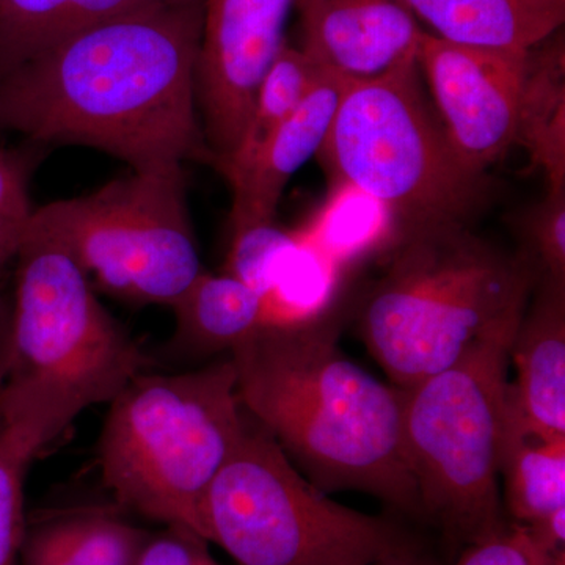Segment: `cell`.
<instances>
[{
  "mask_svg": "<svg viewBox=\"0 0 565 565\" xmlns=\"http://www.w3.org/2000/svg\"><path fill=\"white\" fill-rule=\"evenodd\" d=\"M203 0H159L0 74V129L81 145L131 170L212 163L196 106Z\"/></svg>",
  "mask_w": 565,
  "mask_h": 565,
  "instance_id": "1",
  "label": "cell"
},
{
  "mask_svg": "<svg viewBox=\"0 0 565 565\" xmlns=\"http://www.w3.org/2000/svg\"><path fill=\"white\" fill-rule=\"evenodd\" d=\"M338 327L334 315L262 323L230 353L241 404L321 492L353 490L422 516L404 445V388L345 356Z\"/></svg>",
  "mask_w": 565,
  "mask_h": 565,
  "instance_id": "2",
  "label": "cell"
},
{
  "mask_svg": "<svg viewBox=\"0 0 565 565\" xmlns=\"http://www.w3.org/2000/svg\"><path fill=\"white\" fill-rule=\"evenodd\" d=\"M360 302L359 333L399 388L455 364L493 334L515 332L537 278L526 259L441 226L394 241Z\"/></svg>",
  "mask_w": 565,
  "mask_h": 565,
  "instance_id": "3",
  "label": "cell"
},
{
  "mask_svg": "<svg viewBox=\"0 0 565 565\" xmlns=\"http://www.w3.org/2000/svg\"><path fill=\"white\" fill-rule=\"evenodd\" d=\"M13 267L17 288L0 419L36 424L55 440L82 412L109 404L150 370L151 360L33 214Z\"/></svg>",
  "mask_w": 565,
  "mask_h": 565,
  "instance_id": "4",
  "label": "cell"
},
{
  "mask_svg": "<svg viewBox=\"0 0 565 565\" xmlns=\"http://www.w3.org/2000/svg\"><path fill=\"white\" fill-rule=\"evenodd\" d=\"M107 405L98 463L117 508L204 537V498L247 418L230 355L181 373L143 371Z\"/></svg>",
  "mask_w": 565,
  "mask_h": 565,
  "instance_id": "5",
  "label": "cell"
},
{
  "mask_svg": "<svg viewBox=\"0 0 565 565\" xmlns=\"http://www.w3.org/2000/svg\"><path fill=\"white\" fill-rule=\"evenodd\" d=\"M319 152L341 184L384 207L393 243L470 225L492 189L487 173L457 156L434 117L418 62L379 79L349 82Z\"/></svg>",
  "mask_w": 565,
  "mask_h": 565,
  "instance_id": "6",
  "label": "cell"
},
{
  "mask_svg": "<svg viewBox=\"0 0 565 565\" xmlns=\"http://www.w3.org/2000/svg\"><path fill=\"white\" fill-rule=\"evenodd\" d=\"M515 332L479 341L451 366L404 388V445L422 516L456 544L486 541L511 525L500 463Z\"/></svg>",
  "mask_w": 565,
  "mask_h": 565,
  "instance_id": "7",
  "label": "cell"
},
{
  "mask_svg": "<svg viewBox=\"0 0 565 565\" xmlns=\"http://www.w3.org/2000/svg\"><path fill=\"white\" fill-rule=\"evenodd\" d=\"M202 520L236 565H373L405 542L388 520L330 500L248 414Z\"/></svg>",
  "mask_w": 565,
  "mask_h": 565,
  "instance_id": "8",
  "label": "cell"
},
{
  "mask_svg": "<svg viewBox=\"0 0 565 565\" xmlns=\"http://www.w3.org/2000/svg\"><path fill=\"white\" fill-rule=\"evenodd\" d=\"M93 288L134 307H169L203 273L182 167L132 170L33 211Z\"/></svg>",
  "mask_w": 565,
  "mask_h": 565,
  "instance_id": "9",
  "label": "cell"
},
{
  "mask_svg": "<svg viewBox=\"0 0 565 565\" xmlns=\"http://www.w3.org/2000/svg\"><path fill=\"white\" fill-rule=\"evenodd\" d=\"M294 7L296 0H203L196 106L218 172L239 147Z\"/></svg>",
  "mask_w": 565,
  "mask_h": 565,
  "instance_id": "10",
  "label": "cell"
},
{
  "mask_svg": "<svg viewBox=\"0 0 565 565\" xmlns=\"http://www.w3.org/2000/svg\"><path fill=\"white\" fill-rule=\"evenodd\" d=\"M527 55L530 51L468 46L424 32L419 71L449 143L476 172L487 173L515 145Z\"/></svg>",
  "mask_w": 565,
  "mask_h": 565,
  "instance_id": "11",
  "label": "cell"
},
{
  "mask_svg": "<svg viewBox=\"0 0 565 565\" xmlns=\"http://www.w3.org/2000/svg\"><path fill=\"white\" fill-rule=\"evenodd\" d=\"M302 50L323 71L366 82L418 62L424 29L397 0H296Z\"/></svg>",
  "mask_w": 565,
  "mask_h": 565,
  "instance_id": "12",
  "label": "cell"
},
{
  "mask_svg": "<svg viewBox=\"0 0 565 565\" xmlns=\"http://www.w3.org/2000/svg\"><path fill=\"white\" fill-rule=\"evenodd\" d=\"M509 348L505 424L542 440L565 438V285L537 282Z\"/></svg>",
  "mask_w": 565,
  "mask_h": 565,
  "instance_id": "13",
  "label": "cell"
},
{
  "mask_svg": "<svg viewBox=\"0 0 565 565\" xmlns=\"http://www.w3.org/2000/svg\"><path fill=\"white\" fill-rule=\"evenodd\" d=\"M348 85L343 77L326 71L259 154L228 180L233 191L232 232L275 222L289 180L322 150Z\"/></svg>",
  "mask_w": 565,
  "mask_h": 565,
  "instance_id": "14",
  "label": "cell"
},
{
  "mask_svg": "<svg viewBox=\"0 0 565 565\" xmlns=\"http://www.w3.org/2000/svg\"><path fill=\"white\" fill-rule=\"evenodd\" d=\"M424 32L489 50H534L563 28L565 0H397Z\"/></svg>",
  "mask_w": 565,
  "mask_h": 565,
  "instance_id": "15",
  "label": "cell"
},
{
  "mask_svg": "<svg viewBox=\"0 0 565 565\" xmlns=\"http://www.w3.org/2000/svg\"><path fill=\"white\" fill-rule=\"evenodd\" d=\"M174 330L162 355L172 362H203L232 353L263 323L264 302L233 275L203 270L170 308Z\"/></svg>",
  "mask_w": 565,
  "mask_h": 565,
  "instance_id": "16",
  "label": "cell"
},
{
  "mask_svg": "<svg viewBox=\"0 0 565 565\" xmlns=\"http://www.w3.org/2000/svg\"><path fill=\"white\" fill-rule=\"evenodd\" d=\"M121 512L88 505L28 520L20 565H137L150 533Z\"/></svg>",
  "mask_w": 565,
  "mask_h": 565,
  "instance_id": "17",
  "label": "cell"
},
{
  "mask_svg": "<svg viewBox=\"0 0 565 565\" xmlns=\"http://www.w3.org/2000/svg\"><path fill=\"white\" fill-rule=\"evenodd\" d=\"M515 143L544 173L546 189H565V51L557 33L527 55Z\"/></svg>",
  "mask_w": 565,
  "mask_h": 565,
  "instance_id": "18",
  "label": "cell"
},
{
  "mask_svg": "<svg viewBox=\"0 0 565 565\" xmlns=\"http://www.w3.org/2000/svg\"><path fill=\"white\" fill-rule=\"evenodd\" d=\"M159 0H0V74L74 33Z\"/></svg>",
  "mask_w": 565,
  "mask_h": 565,
  "instance_id": "19",
  "label": "cell"
},
{
  "mask_svg": "<svg viewBox=\"0 0 565 565\" xmlns=\"http://www.w3.org/2000/svg\"><path fill=\"white\" fill-rule=\"evenodd\" d=\"M500 479L514 525H533L565 508V438L542 440L505 424Z\"/></svg>",
  "mask_w": 565,
  "mask_h": 565,
  "instance_id": "20",
  "label": "cell"
},
{
  "mask_svg": "<svg viewBox=\"0 0 565 565\" xmlns=\"http://www.w3.org/2000/svg\"><path fill=\"white\" fill-rule=\"evenodd\" d=\"M323 73L326 71L319 68L300 47L289 46L288 43L281 47L256 92L239 147L221 170L226 180L243 172L259 154L264 145L291 117Z\"/></svg>",
  "mask_w": 565,
  "mask_h": 565,
  "instance_id": "21",
  "label": "cell"
},
{
  "mask_svg": "<svg viewBox=\"0 0 565 565\" xmlns=\"http://www.w3.org/2000/svg\"><path fill=\"white\" fill-rule=\"evenodd\" d=\"M340 267L297 236L264 297L263 323L300 326L329 318L337 300Z\"/></svg>",
  "mask_w": 565,
  "mask_h": 565,
  "instance_id": "22",
  "label": "cell"
},
{
  "mask_svg": "<svg viewBox=\"0 0 565 565\" xmlns=\"http://www.w3.org/2000/svg\"><path fill=\"white\" fill-rule=\"evenodd\" d=\"M47 444L35 427L0 422V565H20L25 476Z\"/></svg>",
  "mask_w": 565,
  "mask_h": 565,
  "instance_id": "23",
  "label": "cell"
},
{
  "mask_svg": "<svg viewBox=\"0 0 565 565\" xmlns=\"http://www.w3.org/2000/svg\"><path fill=\"white\" fill-rule=\"evenodd\" d=\"M297 243L296 234L282 232L275 222L255 223L233 230L225 273L267 296L282 259Z\"/></svg>",
  "mask_w": 565,
  "mask_h": 565,
  "instance_id": "24",
  "label": "cell"
},
{
  "mask_svg": "<svg viewBox=\"0 0 565 565\" xmlns=\"http://www.w3.org/2000/svg\"><path fill=\"white\" fill-rule=\"evenodd\" d=\"M520 255L534 270L537 282L565 285V189L550 191L522 223Z\"/></svg>",
  "mask_w": 565,
  "mask_h": 565,
  "instance_id": "25",
  "label": "cell"
},
{
  "mask_svg": "<svg viewBox=\"0 0 565 565\" xmlns=\"http://www.w3.org/2000/svg\"><path fill=\"white\" fill-rule=\"evenodd\" d=\"M31 159L0 148V280L17 262L33 207L29 195Z\"/></svg>",
  "mask_w": 565,
  "mask_h": 565,
  "instance_id": "26",
  "label": "cell"
},
{
  "mask_svg": "<svg viewBox=\"0 0 565 565\" xmlns=\"http://www.w3.org/2000/svg\"><path fill=\"white\" fill-rule=\"evenodd\" d=\"M455 565H564L539 548L523 526L511 523L503 533L468 545Z\"/></svg>",
  "mask_w": 565,
  "mask_h": 565,
  "instance_id": "27",
  "label": "cell"
},
{
  "mask_svg": "<svg viewBox=\"0 0 565 565\" xmlns=\"http://www.w3.org/2000/svg\"><path fill=\"white\" fill-rule=\"evenodd\" d=\"M210 542L184 526H166L148 535L137 565H222L212 557Z\"/></svg>",
  "mask_w": 565,
  "mask_h": 565,
  "instance_id": "28",
  "label": "cell"
},
{
  "mask_svg": "<svg viewBox=\"0 0 565 565\" xmlns=\"http://www.w3.org/2000/svg\"><path fill=\"white\" fill-rule=\"evenodd\" d=\"M520 526V525H519ZM531 539L552 556L557 563L564 564L565 559V508L553 512L545 519L539 520L530 526H523Z\"/></svg>",
  "mask_w": 565,
  "mask_h": 565,
  "instance_id": "29",
  "label": "cell"
},
{
  "mask_svg": "<svg viewBox=\"0 0 565 565\" xmlns=\"http://www.w3.org/2000/svg\"><path fill=\"white\" fill-rule=\"evenodd\" d=\"M11 340V302L0 294V382L9 363Z\"/></svg>",
  "mask_w": 565,
  "mask_h": 565,
  "instance_id": "30",
  "label": "cell"
},
{
  "mask_svg": "<svg viewBox=\"0 0 565 565\" xmlns=\"http://www.w3.org/2000/svg\"><path fill=\"white\" fill-rule=\"evenodd\" d=\"M373 565H434L427 559L426 556L422 555L415 546L404 542L399 548L394 550L392 555L382 557L381 561Z\"/></svg>",
  "mask_w": 565,
  "mask_h": 565,
  "instance_id": "31",
  "label": "cell"
}]
</instances>
